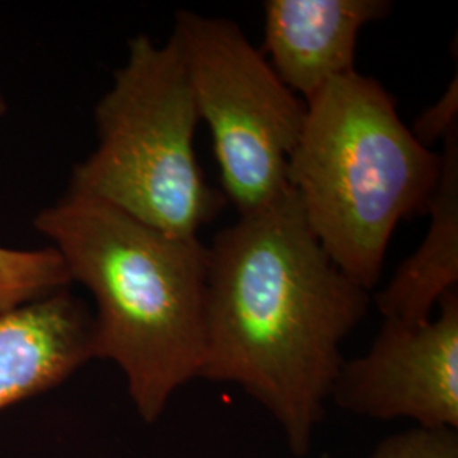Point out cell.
I'll use <instances>...</instances> for the list:
<instances>
[{
    "instance_id": "6da1fadb",
    "label": "cell",
    "mask_w": 458,
    "mask_h": 458,
    "mask_svg": "<svg viewBox=\"0 0 458 458\" xmlns=\"http://www.w3.org/2000/svg\"><path fill=\"white\" fill-rule=\"evenodd\" d=\"M370 293L327 257L294 191L240 216L208 246L199 378L234 384L306 457Z\"/></svg>"
},
{
    "instance_id": "7a4b0ae2",
    "label": "cell",
    "mask_w": 458,
    "mask_h": 458,
    "mask_svg": "<svg viewBox=\"0 0 458 458\" xmlns=\"http://www.w3.org/2000/svg\"><path fill=\"white\" fill-rule=\"evenodd\" d=\"M34 226L96 299L94 357L121 367L140 416L155 423L174 393L199 378L208 246L70 194L38 214Z\"/></svg>"
},
{
    "instance_id": "3957f363",
    "label": "cell",
    "mask_w": 458,
    "mask_h": 458,
    "mask_svg": "<svg viewBox=\"0 0 458 458\" xmlns=\"http://www.w3.org/2000/svg\"><path fill=\"white\" fill-rule=\"evenodd\" d=\"M306 107L287 183L327 257L372 293L394 229L428 211L442 155L421 145L391 94L357 70L327 83Z\"/></svg>"
},
{
    "instance_id": "277c9868",
    "label": "cell",
    "mask_w": 458,
    "mask_h": 458,
    "mask_svg": "<svg viewBox=\"0 0 458 458\" xmlns=\"http://www.w3.org/2000/svg\"><path fill=\"white\" fill-rule=\"evenodd\" d=\"M196 100L179 39L140 34L96 107L98 147L77 165L70 196L109 204L149 228L197 238L226 206L197 162Z\"/></svg>"
},
{
    "instance_id": "5b68a950",
    "label": "cell",
    "mask_w": 458,
    "mask_h": 458,
    "mask_svg": "<svg viewBox=\"0 0 458 458\" xmlns=\"http://www.w3.org/2000/svg\"><path fill=\"white\" fill-rule=\"evenodd\" d=\"M179 39L199 119L213 136L223 196L240 216L289 191L287 166L306 123V102L291 92L242 28L221 17L179 11Z\"/></svg>"
},
{
    "instance_id": "8992f818",
    "label": "cell",
    "mask_w": 458,
    "mask_h": 458,
    "mask_svg": "<svg viewBox=\"0 0 458 458\" xmlns=\"http://www.w3.org/2000/svg\"><path fill=\"white\" fill-rule=\"evenodd\" d=\"M423 323L384 319L370 350L344 360L331 399L340 410L378 421L411 420L458 429V289Z\"/></svg>"
},
{
    "instance_id": "52a82bcc",
    "label": "cell",
    "mask_w": 458,
    "mask_h": 458,
    "mask_svg": "<svg viewBox=\"0 0 458 458\" xmlns=\"http://www.w3.org/2000/svg\"><path fill=\"white\" fill-rule=\"evenodd\" d=\"M391 11L387 0H267L260 51L282 83L310 102L355 72L359 34Z\"/></svg>"
},
{
    "instance_id": "ba28073f",
    "label": "cell",
    "mask_w": 458,
    "mask_h": 458,
    "mask_svg": "<svg viewBox=\"0 0 458 458\" xmlns=\"http://www.w3.org/2000/svg\"><path fill=\"white\" fill-rule=\"evenodd\" d=\"M94 359V319L60 291L0 314V410L62 384Z\"/></svg>"
},
{
    "instance_id": "9c48e42d",
    "label": "cell",
    "mask_w": 458,
    "mask_h": 458,
    "mask_svg": "<svg viewBox=\"0 0 458 458\" xmlns=\"http://www.w3.org/2000/svg\"><path fill=\"white\" fill-rule=\"evenodd\" d=\"M442 175L431 197L425 240L376 295L384 319L423 323L458 285V128L443 140Z\"/></svg>"
},
{
    "instance_id": "30bf717a",
    "label": "cell",
    "mask_w": 458,
    "mask_h": 458,
    "mask_svg": "<svg viewBox=\"0 0 458 458\" xmlns=\"http://www.w3.org/2000/svg\"><path fill=\"white\" fill-rule=\"evenodd\" d=\"M70 282L65 260L56 248H0V314L65 291Z\"/></svg>"
},
{
    "instance_id": "8fae6325",
    "label": "cell",
    "mask_w": 458,
    "mask_h": 458,
    "mask_svg": "<svg viewBox=\"0 0 458 458\" xmlns=\"http://www.w3.org/2000/svg\"><path fill=\"white\" fill-rule=\"evenodd\" d=\"M369 458H458V429L414 426L384 438Z\"/></svg>"
},
{
    "instance_id": "7c38bea8",
    "label": "cell",
    "mask_w": 458,
    "mask_h": 458,
    "mask_svg": "<svg viewBox=\"0 0 458 458\" xmlns=\"http://www.w3.org/2000/svg\"><path fill=\"white\" fill-rule=\"evenodd\" d=\"M458 77L455 75L442 98L429 106L416 121L411 132L414 138L429 148L438 138L445 140L458 128Z\"/></svg>"
},
{
    "instance_id": "4fadbf2b",
    "label": "cell",
    "mask_w": 458,
    "mask_h": 458,
    "mask_svg": "<svg viewBox=\"0 0 458 458\" xmlns=\"http://www.w3.org/2000/svg\"><path fill=\"white\" fill-rule=\"evenodd\" d=\"M5 109H7V107H5V100H4V98L0 96V117L4 115V113H5Z\"/></svg>"
}]
</instances>
